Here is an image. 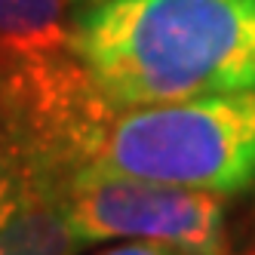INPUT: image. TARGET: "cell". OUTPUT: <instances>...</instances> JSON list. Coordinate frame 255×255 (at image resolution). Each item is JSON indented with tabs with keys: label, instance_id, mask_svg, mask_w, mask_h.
<instances>
[{
	"label": "cell",
	"instance_id": "6da1fadb",
	"mask_svg": "<svg viewBox=\"0 0 255 255\" xmlns=\"http://www.w3.org/2000/svg\"><path fill=\"white\" fill-rule=\"evenodd\" d=\"M74 49L117 108L255 86V0H102Z\"/></svg>",
	"mask_w": 255,
	"mask_h": 255
},
{
	"label": "cell",
	"instance_id": "7a4b0ae2",
	"mask_svg": "<svg viewBox=\"0 0 255 255\" xmlns=\"http://www.w3.org/2000/svg\"><path fill=\"white\" fill-rule=\"evenodd\" d=\"M86 169L222 197L246 194L255 188V86L117 108Z\"/></svg>",
	"mask_w": 255,
	"mask_h": 255
},
{
	"label": "cell",
	"instance_id": "3957f363",
	"mask_svg": "<svg viewBox=\"0 0 255 255\" xmlns=\"http://www.w3.org/2000/svg\"><path fill=\"white\" fill-rule=\"evenodd\" d=\"M62 206L86 246L102 240H151L194 255H225L228 249L222 194L80 169L65 181Z\"/></svg>",
	"mask_w": 255,
	"mask_h": 255
},
{
	"label": "cell",
	"instance_id": "277c9868",
	"mask_svg": "<svg viewBox=\"0 0 255 255\" xmlns=\"http://www.w3.org/2000/svg\"><path fill=\"white\" fill-rule=\"evenodd\" d=\"M74 19L68 0H0V71L77 52Z\"/></svg>",
	"mask_w": 255,
	"mask_h": 255
},
{
	"label": "cell",
	"instance_id": "5b68a950",
	"mask_svg": "<svg viewBox=\"0 0 255 255\" xmlns=\"http://www.w3.org/2000/svg\"><path fill=\"white\" fill-rule=\"evenodd\" d=\"M83 246L65 215L62 188L43 178L31 181L0 228V255H80Z\"/></svg>",
	"mask_w": 255,
	"mask_h": 255
},
{
	"label": "cell",
	"instance_id": "8992f818",
	"mask_svg": "<svg viewBox=\"0 0 255 255\" xmlns=\"http://www.w3.org/2000/svg\"><path fill=\"white\" fill-rule=\"evenodd\" d=\"M37 178L28 144L9 111L0 105V228L22 203L28 185Z\"/></svg>",
	"mask_w": 255,
	"mask_h": 255
},
{
	"label": "cell",
	"instance_id": "52a82bcc",
	"mask_svg": "<svg viewBox=\"0 0 255 255\" xmlns=\"http://www.w3.org/2000/svg\"><path fill=\"white\" fill-rule=\"evenodd\" d=\"M99 255H194L188 249H178V246H169V243H151V240H129L123 246H114V249H105Z\"/></svg>",
	"mask_w": 255,
	"mask_h": 255
},
{
	"label": "cell",
	"instance_id": "ba28073f",
	"mask_svg": "<svg viewBox=\"0 0 255 255\" xmlns=\"http://www.w3.org/2000/svg\"><path fill=\"white\" fill-rule=\"evenodd\" d=\"M240 255H255V243H252V246H249V249H243V252H240Z\"/></svg>",
	"mask_w": 255,
	"mask_h": 255
},
{
	"label": "cell",
	"instance_id": "9c48e42d",
	"mask_svg": "<svg viewBox=\"0 0 255 255\" xmlns=\"http://www.w3.org/2000/svg\"><path fill=\"white\" fill-rule=\"evenodd\" d=\"M74 3H89L93 6V3H102V0H74Z\"/></svg>",
	"mask_w": 255,
	"mask_h": 255
}]
</instances>
